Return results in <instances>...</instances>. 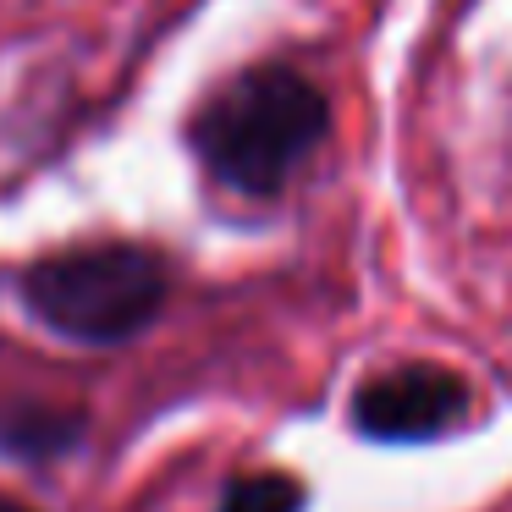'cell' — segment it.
<instances>
[{
	"instance_id": "277c9868",
	"label": "cell",
	"mask_w": 512,
	"mask_h": 512,
	"mask_svg": "<svg viewBox=\"0 0 512 512\" xmlns=\"http://www.w3.org/2000/svg\"><path fill=\"white\" fill-rule=\"evenodd\" d=\"M215 512H303V479L276 474V468L237 474V479H226Z\"/></svg>"
},
{
	"instance_id": "7a4b0ae2",
	"label": "cell",
	"mask_w": 512,
	"mask_h": 512,
	"mask_svg": "<svg viewBox=\"0 0 512 512\" xmlns=\"http://www.w3.org/2000/svg\"><path fill=\"white\" fill-rule=\"evenodd\" d=\"M171 270L144 243L61 248L23 270V303L39 325L83 347H122L160 320Z\"/></svg>"
},
{
	"instance_id": "3957f363",
	"label": "cell",
	"mask_w": 512,
	"mask_h": 512,
	"mask_svg": "<svg viewBox=\"0 0 512 512\" xmlns=\"http://www.w3.org/2000/svg\"><path fill=\"white\" fill-rule=\"evenodd\" d=\"M474 408V391L457 369L430 364V358H408L397 369H380L353 391V430L369 441H397V446H419V441H441Z\"/></svg>"
},
{
	"instance_id": "5b68a950",
	"label": "cell",
	"mask_w": 512,
	"mask_h": 512,
	"mask_svg": "<svg viewBox=\"0 0 512 512\" xmlns=\"http://www.w3.org/2000/svg\"><path fill=\"white\" fill-rule=\"evenodd\" d=\"M0 512H28V507H23L17 496H6V490H0Z\"/></svg>"
},
{
	"instance_id": "6da1fadb",
	"label": "cell",
	"mask_w": 512,
	"mask_h": 512,
	"mask_svg": "<svg viewBox=\"0 0 512 512\" xmlns=\"http://www.w3.org/2000/svg\"><path fill=\"white\" fill-rule=\"evenodd\" d=\"M331 133V100L292 67H248L193 111L188 144L221 188L276 199Z\"/></svg>"
}]
</instances>
